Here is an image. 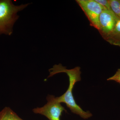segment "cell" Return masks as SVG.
<instances>
[{
	"mask_svg": "<svg viewBox=\"0 0 120 120\" xmlns=\"http://www.w3.org/2000/svg\"><path fill=\"white\" fill-rule=\"evenodd\" d=\"M113 12L120 19V0H109Z\"/></svg>",
	"mask_w": 120,
	"mask_h": 120,
	"instance_id": "ba28073f",
	"label": "cell"
},
{
	"mask_svg": "<svg viewBox=\"0 0 120 120\" xmlns=\"http://www.w3.org/2000/svg\"><path fill=\"white\" fill-rule=\"evenodd\" d=\"M119 19L112 11L106 9L102 11L99 17L100 28L98 31L105 40L113 31Z\"/></svg>",
	"mask_w": 120,
	"mask_h": 120,
	"instance_id": "5b68a950",
	"label": "cell"
},
{
	"mask_svg": "<svg viewBox=\"0 0 120 120\" xmlns=\"http://www.w3.org/2000/svg\"><path fill=\"white\" fill-rule=\"evenodd\" d=\"M107 80H113L120 84V68L118 69L113 76L107 79Z\"/></svg>",
	"mask_w": 120,
	"mask_h": 120,
	"instance_id": "30bf717a",
	"label": "cell"
},
{
	"mask_svg": "<svg viewBox=\"0 0 120 120\" xmlns=\"http://www.w3.org/2000/svg\"><path fill=\"white\" fill-rule=\"evenodd\" d=\"M95 1L106 9L112 11L110 5L109 0H95Z\"/></svg>",
	"mask_w": 120,
	"mask_h": 120,
	"instance_id": "9c48e42d",
	"label": "cell"
},
{
	"mask_svg": "<svg viewBox=\"0 0 120 120\" xmlns=\"http://www.w3.org/2000/svg\"><path fill=\"white\" fill-rule=\"evenodd\" d=\"M0 120H24L10 107H5L0 112Z\"/></svg>",
	"mask_w": 120,
	"mask_h": 120,
	"instance_id": "52a82bcc",
	"label": "cell"
},
{
	"mask_svg": "<svg viewBox=\"0 0 120 120\" xmlns=\"http://www.w3.org/2000/svg\"><path fill=\"white\" fill-rule=\"evenodd\" d=\"M47 102L42 107H37L32 109L34 113L41 114L49 120H60L64 111L67 112L64 107L58 102L54 95H48L46 97Z\"/></svg>",
	"mask_w": 120,
	"mask_h": 120,
	"instance_id": "3957f363",
	"label": "cell"
},
{
	"mask_svg": "<svg viewBox=\"0 0 120 120\" xmlns=\"http://www.w3.org/2000/svg\"><path fill=\"white\" fill-rule=\"evenodd\" d=\"M79 67H75L72 69H68L65 67H63L61 64L55 65L52 68L49 70V75L51 77L57 73L64 72L67 73L69 77V85L68 88L64 94L59 97H56L60 103L66 104L71 112L79 115L82 118L87 119L91 117L92 114L90 111H84L75 101L73 94V88L75 84L81 80V71Z\"/></svg>",
	"mask_w": 120,
	"mask_h": 120,
	"instance_id": "6da1fadb",
	"label": "cell"
},
{
	"mask_svg": "<svg viewBox=\"0 0 120 120\" xmlns=\"http://www.w3.org/2000/svg\"><path fill=\"white\" fill-rule=\"evenodd\" d=\"M30 4L15 5L11 0H0V35L11 36L14 24L19 19L17 13L26 8Z\"/></svg>",
	"mask_w": 120,
	"mask_h": 120,
	"instance_id": "7a4b0ae2",
	"label": "cell"
},
{
	"mask_svg": "<svg viewBox=\"0 0 120 120\" xmlns=\"http://www.w3.org/2000/svg\"><path fill=\"white\" fill-rule=\"evenodd\" d=\"M105 40L111 45L120 47V19L117 20L113 31Z\"/></svg>",
	"mask_w": 120,
	"mask_h": 120,
	"instance_id": "8992f818",
	"label": "cell"
},
{
	"mask_svg": "<svg viewBox=\"0 0 120 120\" xmlns=\"http://www.w3.org/2000/svg\"><path fill=\"white\" fill-rule=\"evenodd\" d=\"M90 22V25L99 30L100 28L99 19L105 8L95 0H76Z\"/></svg>",
	"mask_w": 120,
	"mask_h": 120,
	"instance_id": "277c9868",
	"label": "cell"
}]
</instances>
